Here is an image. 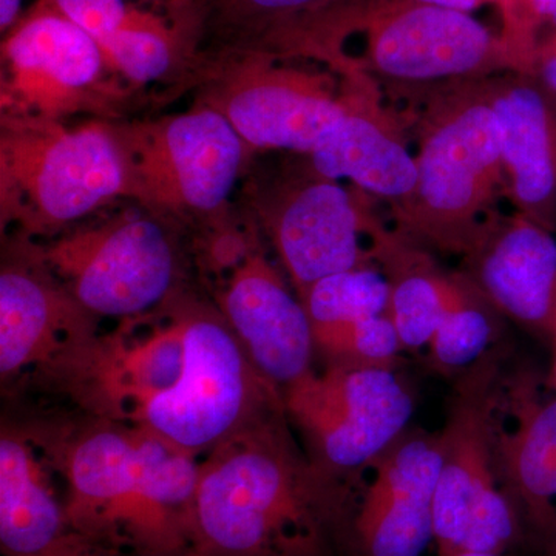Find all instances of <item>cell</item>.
<instances>
[{
  "instance_id": "6da1fadb",
  "label": "cell",
  "mask_w": 556,
  "mask_h": 556,
  "mask_svg": "<svg viewBox=\"0 0 556 556\" xmlns=\"http://www.w3.org/2000/svg\"><path fill=\"white\" fill-rule=\"evenodd\" d=\"M62 376L93 412L197 456L285 409L222 313L199 305L98 338Z\"/></svg>"
},
{
  "instance_id": "7a4b0ae2",
  "label": "cell",
  "mask_w": 556,
  "mask_h": 556,
  "mask_svg": "<svg viewBox=\"0 0 556 556\" xmlns=\"http://www.w3.org/2000/svg\"><path fill=\"white\" fill-rule=\"evenodd\" d=\"M200 459L192 556L353 555L358 497L299 447L287 409L254 420Z\"/></svg>"
},
{
  "instance_id": "3957f363",
  "label": "cell",
  "mask_w": 556,
  "mask_h": 556,
  "mask_svg": "<svg viewBox=\"0 0 556 556\" xmlns=\"http://www.w3.org/2000/svg\"><path fill=\"white\" fill-rule=\"evenodd\" d=\"M65 514L91 546L138 556H192L200 456L142 428L98 424L61 453Z\"/></svg>"
},
{
  "instance_id": "277c9868",
  "label": "cell",
  "mask_w": 556,
  "mask_h": 556,
  "mask_svg": "<svg viewBox=\"0 0 556 556\" xmlns=\"http://www.w3.org/2000/svg\"><path fill=\"white\" fill-rule=\"evenodd\" d=\"M417 179L394 229L442 254L466 255L504 197L500 138L485 79L430 91L412 104Z\"/></svg>"
},
{
  "instance_id": "5b68a950",
  "label": "cell",
  "mask_w": 556,
  "mask_h": 556,
  "mask_svg": "<svg viewBox=\"0 0 556 556\" xmlns=\"http://www.w3.org/2000/svg\"><path fill=\"white\" fill-rule=\"evenodd\" d=\"M351 35H364L361 58L350 56L380 90L412 104L430 91L530 72L529 58L470 13L412 0H346L331 24L343 50ZM348 56V54H346Z\"/></svg>"
},
{
  "instance_id": "8992f818",
  "label": "cell",
  "mask_w": 556,
  "mask_h": 556,
  "mask_svg": "<svg viewBox=\"0 0 556 556\" xmlns=\"http://www.w3.org/2000/svg\"><path fill=\"white\" fill-rule=\"evenodd\" d=\"M119 197L129 199V178L113 124L2 112V226L56 236Z\"/></svg>"
},
{
  "instance_id": "52a82bcc",
  "label": "cell",
  "mask_w": 556,
  "mask_h": 556,
  "mask_svg": "<svg viewBox=\"0 0 556 556\" xmlns=\"http://www.w3.org/2000/svg\"><path fill=\"white\" fill-rule=\"evenodd\" d=\"M497 343L455 378L441 437L434 500L437 556L457 552L506 555L526 530L504 493L496 457V424L506 376Z\"/></svg>"
},
{
  "instance_id": "ba28073f",
  "label": "cell",
  "mask_w": 556,
  "mask_h": 556,
  "mask_svg": "<svg viewBox=\"0 0 556 556\" xmlns=\"http://www.w3.org/2000/svg\"><path fill=\"white\" fill-rule=\"evenodd\" d=\"M113 129L129 199L156 217L217 214L236 189L249 149L225 115L206 104Z\"/></svg>"
},
{
  "instance_id": "9c48e42d",
  "label": "cell",
  "mask_w": 556,
  "mask_h": 556,
  "mask_svg": "<svg viewBox=\"0 0 556 556\" xmlns=\"http://www.w3.org/2000/svg\"><path fill=\"white\" fill-rule=\"evenodd\" d=\"M208 58L199 65L212 83L201 104L225 115L249 149L309 155L345 115L343 79L334 70L258 51Z\"/></svg>"
},
{
  "instance_id": "30bf717a",
  "label": "cell",
  "mask_w": 556,
  "mask_h": 556,
  "mask_svg": "<svg viewBox=\"0 0 556 556\" xmlns=\"http://www.w3.org/2000/svg\"><path fill=\"white\" fill-rule=\"evenodd\" d=\"M291 426L306 455L331 477H354L407 431L415 412L412 391L396 368L329 364L283 391Z\"/></svg>"
},
{
  "instance_id": "8fae6325",
  "label": "cell",
  "mask_w": 556,
  "mask_h": 556,
  "mask_svg": "<svg viewBox=\"0 0 556 556\" xmlns=\"http://www.w3.org/2000/svg\"><path fill=\"white\" fill-rule=\"evenodd\" d=\"M35 257L97 317L134 318L166 300L177 258L156 215L123 214L76 226Z\"/></svg>"
},
{
  "instance_id": "7c38bea8",
  "label": "cell",
  "mask_w": 556,
  "mask_h": 556,
  "mask_svg": "<svg viewBox=\"0 0 556 556\" xmlns=\"http://www.w3.org/2000/svg\"><path fill=\"white\" fill-rule=\"evenodd\" d=\"M113 78L100 43L42 0L3 35V113L65 121L98 112L119 98Z\"/></svg>"
},
{
  "instance_id": "4fadbf2b",
  "label": "cell",
  "mask_w": 556,
  "mask_h": 556,
  "mask_svg": "<svg viewBox=\"0 0 556 556\" xmlns=\"http://www.w3.org/2000/svg\"><path fill=\"white\" fill-rule=\"evenodd\" d=\"M263 223L295 295L321 278L375 266L371 197L311 169L276 181L260 203Z\"/></svg>"
},
{
  "instance_id": "5bb4252c",
  "label": "cell",
  "mask_w": 556,
  "mask_h": 556,
  "mask_svg": "<svg viewBox=\"0 0 556 556\" xmlns=\"http://www.w3.org/2000/svg\"><path fill=\"white\" fill-rule=\"evenodd\" d=\"M339 75L345 89V115L306 159L321 177L350 179L354 188L383 201L394 218L408 206L416 188L407 116L383 104L378 84L354 62Z\"/></svg>"
},
{
  "instance_id": "9a60e30c",
  "label": "cell",
  "mask_w": 556,
  "mask_h": 556,
  "mask_svg": "<svg viewBox=\"0 0 556 556\" xmlns=\"http://www.w3.org/2000/svg\"><path fill=\"white\" fill-rule=\"evenodd\" d=\"M441 437L405 431L372 464L358 496L353 556H422L434 543V500L441 473Z\"/></svg>"
},
{
  "instance_id": "2e32d148",
  "label": "cell",
  "mask_w": 556,
  "mask_h": 556,
  "mask_svg": "<svg viewBox=\"0 0 556 556\" xmlns=\"http://www.w3.org/2000/svg\"><path fill=\"white\" fill-rule=\"evenodd\" d=\"M93 314L38 258L9 262L0 273V375L30 368L64 372L98 340Z\"/></svg>"
},
{
  "instance_id": "e0dca14e",
  "label": "cell",
  "mask_w": 556,
  "mask_h": 556,
  "mask_svg": "<svg viewBox=\"0 0 556 556\" xmlns=\"http://www.w3.org/2000/svg\"><path fill=\"white\" fill-rule=\"evenodd\" d=\"M457 270L501 316L555 345V233L517 211H496Z\"/></svg>"
},
{
  "instance_id": "ac0fdd59",
  "label": "cell",
  "mask_w": 556,
  "mask_h": 556,
  "mask_svg": "<svg viewBox=\"0 0 556 556\" xmlns=\"http://www.w3.org/2000/svg\"><path fill=\"white\" fill-rule=\"evenodd\" d=\"M218 305L249 361L281 394L313 371L317 353L308 314L262 251L243 252Z\"/></svg>"
},
{
  "instance_id": "d6986e66",
  "label": "cell",
  "mask_w": 556,
  "mask_h": 556,
  "mask_svg": "<svg viewBox=\"0 0 556 556\" xmlns=\"http://www.w3.org/2000/svg\"><path fill=\"white\" fill-rule=\"evenodd\" d=\"M496 457L504 493L526 532L551 546L556 541V396H543L527 369L504 376Z\"/></svg>"
},
{
  "instance_id": "ffe728a7",
  "label": "cell",
  "mask_w": 556,
  "mask_h": 556,
  "mask_svg": "<svg viewBox=\"0 0 556 556\" xmlns=\"http://www.w3.org/2000/svg\"><path fill=\"white\" fill-rule=\"evenodd\" d=\"M495 115L504 197L514 211L556 233V98L530 73L485 79Z\"/></svg>"
},
{
  "instance_id": "44dd1931",
  "label": "cell",
  "mask_w": 556,
  "mask_h": 556,
  "mask_svg": "<svg viewBox=\"0 0 556 556\" xmlns=\"http://www.w3.org/2000/svg\"><path fill=\"white\" fill-rule=\"evenodd\" d=\"M345 0H188L185 17L195 54L207 36L226 51H258L292 58L299 43Z\"/></svg>"
},
{
  "instance_id": "7402d4cb",
  "label": "cell",
  "mask_w": 556,
  "mask_h": 556,
  "mask_svg": "<svg viewBox=\"0 0 556 556\" xmlns=\"http://www.w3.org/2000/svg\"><path fill=\"white\" fill-rule=\"evenodd\" d=\"M83 540L73 533L31 441L2 430L0 546L3 556H39Z\"/></svg>"
},
{
  "instance_id": "603a6c76",
  "label": "cell",
  "mask_w": 556,
  "mask_h": 556,
  "mask_svg": "<svg viewBox=\"0 0 556 556\" xmlns=\"http://www.w3.org/2000/svg\"><path fill=\"white\" fill-rule=\"evenodd\" d=\"M368 240L390 288L388 314L404 350H427L447 306L452 273L442 270L428 249L388 228L376 211L369 219Z\"/></svg>"
},
{
  "instance_id": "cb8c5ba5",
  "label": "cell",
  "mask_w": 556,
  "mask_h": 556,
  "mask_svg": "<svg viewBox=\"0 0 556 556\" xmlns=\"http://www.w3.org/2000/svg\"><path fill=\"white\" fill-rule=\"evenodd\" d=\"M501 318L459 270L450 274L447 306L427 346L428 367L456 378L497 345Z\"/></svg>"
},
{
  "instance_id": "d4e9b609",
  "label": "cell",
  "mask_w": 556,
  "mask_h": 556,
  "mask_svg": "<svg viewBox=\"0 0 556 556\" xmlns=\"http://www.w3.org/2000/svg\"><path fill=\"white\" fill-rule=\"evenodd\" d=\"M98 43L113 72L134 86L155 83L175 68L192 64L188 33L170 13L113 33Z\"/></svg>"
},
{
  "instance_id": "484cf974",
  "label": "cell",
  "mask_w": 556,
  "mask_h": 556,
  "mask_svg": "<svg viewBox=\"0 0 556 556\" xmlns=\"http://www.w3.org/2000/svg\"><path fill=\"white\" fill-rule=\"evenodd\" d=\"M313 336L388 313L390 288L378 265L332 274L300 295Z\"/></svg>"
},
{
  "instance_id": "4316f807",
  "label": "cell",
  "mask_w": 556,
  "mask_h": 556,
  "mask_svg": "<svg viewBox=\"0 0 556 556\" xmlns=\"http://www.w3.org/2000/svg\"><path fill=\"white\" fill-rule=\"evenodd\" d=\"M316 353L329 364L396 368L404 350L390 314H379L345 327L314 334Z\"/></svg>"
},
{
  "instance_id": "83f0119b",
  "label": "cell",
  "mask_w": 556,
  "mask_h": 556,
  "mask_svg": "<svg viewBox=\"0 0 556 556\" xmlns=\"http://www.w3.org/2000/svg\"><path fill=\"white\" fill-rule=\"evenodd\" d=\"M101 42L113 33L159 20L163 14L131 0H42Z\"/></svg>"
},
{
  "instance_id": "f1b7e54d",
  "label": "cell",
  "mask_w": 556,
  "mask_h": 556,
  "mask_svg": "<svg viewBox=\"0 0 556 556\" xmlns=\"http://www.w3.org/2000/svg\"><path fill=\"white\" fill-rule=\"evenodd\" d=\"M529 73L556 98V30L536 40Z\"/></svg>"
},
{
  "instance_id": "f546056e",
  "label": "cell",
  "mask_w": 556,
  "mask_h": 556,
  "mask_svg": "<svg viewBox=\"0 0 556 556\" xmlns=\"http://www.w3.org/2000/svg\"><path fill=\"white\" fill-rule=\"evenodd\" d=\"M526 30L535 42L546 33L556 30V0H529L526 9Z\"/></svg>"
},
{
  "instance_id": "4dcf8cb0",
  "label": "cell",
  "mask_w": 556,
  "mask_h": 556,
  "mask_svg": "<svg viewBox=\"0 0 556 556\" xmlns=\"http://www.w3.org/2000/svg\"><path fill=\"white\" fill-rule=\"evenodd\" d=\"M412 2L428 3V5L442 7V9L470 14L485 5H493L500 10V0H412Z\"/></svg>"
},
{
  "instance_id": "1f68e13d",
  "label": "cell",
  "mask_w": 556,
  "mask_h": 556,
  "mask_svg": "<svg viewBox=\"0 0 556 556\" xmlns=\"http://www.w3.org/2000/svg\"><path fill=\"white\" fill-rule=\"evenodd\" d=\"M39 556H115L112 554H105L104 548L91 546L87 541L79 540L75 543L65 544L60 548L47 552V554Z\"/></svg>"
},
{
  "instance_id": "d6a6232c",
  "label": "cell",
  "mask_w": 556,
  "mask_h": 556,
  "mask_svg": "<svg viewBox=\"0 0 556 556\" xmlns=\"http://www.w3.org/2000/svg\"><path fill=\"white\" fill-rule=\"evenodd\" d=\"M22 0H0V31L7 35L22 17Z\"/></svg>"
},
{
  "instance_id": "836d02e7",
  "label": "cell",
  "mask_w": 556,
  "mask_h": 556,
  "mask_svg": "<svg viewBox=\"0 0 556 556\" xmlns=\"http://www.w3.org/2000/svg\"><path fill=\"white\" fill-rule=\"evenodd\" d=\"M149 2L163 3V5L170 11L174 7H177L178 3L186 2V0H149Z\"/></svg>"
},
{
  "instance_id": "e575fe53",
  "label": "cell",
  "mask_w": 556,
  "mask_h": 556,
  "mask_svg": "<svg viewBox=\"0 0 556 556\" xmlns=\"http://www.w3.org/2000/svg\"><path fill=\"white\" fill-rule=\"evenodd\" d=\"M444 556H506L501 554H481V552H457V554Z\"/></svg>"
},
{
  "instance_id": "d590c367",
  "label": "cell",
  "mask_w": 556,
  "mask_h": 556,
  "mask_svg": "<svg viewBox=\"0 0 556 556\" xmlns=\"http://www.w3.org/2000/svg\"><path fill=\"white\" fill-rule=\"evenodd\" d=\"M544 551H546L547 556H556V541L551 546L544 548Z\"/></svg>"
},
{
  "instance_id": "8d00e7d4",
  "label": "cell",
  "mask_w": 556,
  "mask_h": 556,
  "mask_svg": "<svg viewBox=\"0 0 556 556\" xmlns=\"http://www.w3.org/2000/svg\"><path fill=\"white\" fill-rule=\"evenodd\" d=\"M519 3H521V7H522V13H525V27H526V9H527V3H529V0H519ZM527 33V30H526ZM529 36V35H527ZM530 38V36H529Z\"/></svg>"
},
{
  "instance_id": "74e56055",
  "label": "cell",
  "mask_w": 556,
  "mask_h": 556,
  "mask_svg": "<svg viewBox=\"0 0 556 556\" xmlns=\"http://www.w3.org/2000/svg\"><path fill=\"white\" fill-rule=\"evenodd\" d=\"M555 348H556V343H555Z\"/></svg>"
}]
</instances>
